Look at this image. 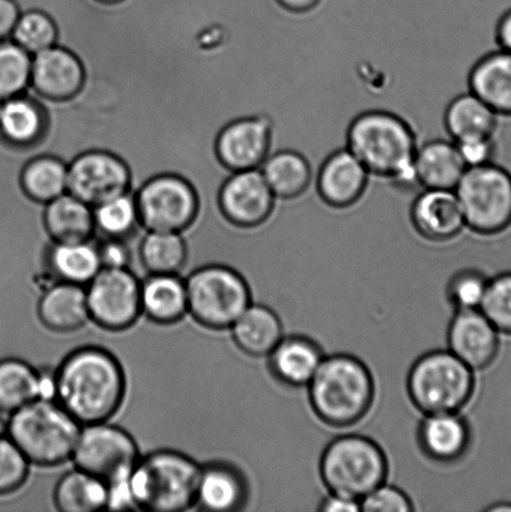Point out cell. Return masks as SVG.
<instances>
[{"instance_id":"obj_1","label":"cell","mask_w":511,"mask_h":512,"mask_svg":"<svg viewBox=\"0 0 511 512\" xmlns=\"http://www.w3.org/2000/svg\"><path fill=\"white\" fill-rule=\"evenodd\" d=\"M245 0H70L57 45L82 88L57 107L83 153L120 155L170 127L220 132L244 62Z\"/></svg>"},{"instance_id":"obj_2","label":"cell","mask_w":511,"mask_h":512,"mask_svg":"<svg viewBox=\"0 0 511 512\" xmlns=\"http://www.w3.org/2000/svg\"><path fill=\"white\" fill-rule=\"evenodd\" d=\"M55 379V400L82 425L109 421L122 408L127 379L107 349L83 346L72 351L55 370Z\"/></svg>"},{"instance_id":"obj_3","label":"cell","mask_w":511,"mask_h":512,"mask_svg":"<svg viewBox=\"0 0 511 512\" xmlns=\"http://www.w3.org/2000/svg\"><path fill=\"white\" fill-rule=\"evenodd\" d=\"M372 177L388 180L399 192L420 189L415 153L417 133L402 115L388 110H367L350 122L345 145Z\"/></svg>"},{"instance_id":"obj_4","label":"cell","mask_w":511,"mask_h":512,"mask_svg":"<svg viewBox=\"0 0 511 512\" xmlns=\"http://www.w3.org/2000/svg\"><path fill=\"white\" fill-rule=\"evenodd\" d=\"M308 388L314 414L335 429L357 425L373 408L372 371L354 355L324 356Z\"/></svg>"},{"instance_id":"obj_5","label":"cell","mask_w":511,"mask_h":512,"mask_svg":"<svg viewBox=\"0 0 511 512\" xmlns=\"http://www.w3.org/2000/svg\"><path fill=\"white\" fill-rule=\"evenodd\" d=\"M82 426L57 400L37 399L9 415L7 435L30 464L53 468L72 460Z\"/></svg>"},{"instance_id":"obj_6","label":"cell","mask_w":511,"mask_h":512,"mask_svg":"<svg viewBox=\"0 0 511 512\" xmlns=\"http://www.w3.org/2000/svg\"><path fill=\"white\" fill-rule=\"evenodd\" d=\"M200 466L190 456L174 450L140 456L130 475L135 508L179 512L197 501Z\"/></svg>"},{"instance_id":"obj_7","label":"cell","mask_w":511,"mask_h":512,"mask_svg":"<svg viewBox=\"0 0 511 512\" xmlns=\"http://www.w3.org/2000/svg\"><path fill=\"white\" fill-rule=\"evenodd\" d=\"M389 461L384 450L368 436H338L325 446L320 476L329 493L360 501L387 483Z\"/></svg>"},{"instance_id":"obj_8","label":"cell","mask_w":511,"mask_h":512,"mask_svg":"<svg viewBox=\"0 0 511 512\" xmlns=\"http://www.w3.org/2000/svg\"><path fill=\"white\" fill-rule=\"evenodd\" d=\"M407 389L424 415L460 413L474 395V370L450 350L429 351L410 369Z\"/></svg>"},{"instance_id":"obj_9","label":"cell","mask_w":511,"mask_h":512,"mask_svg":"<svg viewBox=\"0 0 511 512\" xmlns=\"http://www.w3.org/2000/svg\"><path fill=\"white\" fill-rule=\"evenodd\" d=\"M185 285L188 313L208 329H230L252 304V291L247 280L228 265L200 266L185 280Z\"/></svg>"},{"instance_id":"obj_10","label":"cell","mask_w":511,"mask_h":512,"mask_svg":"<svg viewBox=\"0 0 511 512\" xmlns=\"http://www.w3.org/2000/svg\"><path fill=\"white\" fill-rule=\"evenodd\" d=\"M455 193L473 233L495 237L511 228V172L503 165L468 168Z\"/></svg>"},{"instance_id":"obj_11","label":"cell","mask_w":511,"mask_h":512,"mask_svg":"<svg viewBox=\"0 0 511 512\" xmlns=\"http://www.w3.org/2000/svg\"><path fill=\"white\" fill-rule=\"evenodd\" d=\"M140 224L153 232L183 233L194 222L198 198L187 180L174 174L157 175L137 192Z\"/></svg>"},{"instance_id":"obj_12","label":"cell","mask_w":511,"mask_h":512,"mask_svg":"<svg viewBox=\"0 0 511 512\" xmlns=\"http://www.w3.org/2000/svg\"><path fill=\"white\" fill-rule=\"evenodd\" d=\"M140 458L137 441L127 430L109 421L82 426L72 461L75 468L98 476L105 483L132 473Z\"/></svg>"},{"instance_id":"obj_13","label":"cell","mask_w":511,"mask_h":512,"mask_svg":"<svg viewBox=\"0 0 511 512\" xmlns=\"http://www.w3.org/2000/svg\"><path fill=\"white\" fill-rule=\"evenodd\" d=\"M140 289L129 268H102L85 288L90 320L109 331L132 328L142 315Z\"/></svg>"},{"instance_id":"obj_14","label":"cell","mask_w":511,"mask_h":512,"mask_svg":"<svg viewBox=\"0 0 511 512\" xmlns=\"http://www.w3.org/2000/svg\"><path fill=\"white\" fill-rule=\"evenodd\" d=\"M68 192L95 207L132 192V179L122 159L103 150H92L68 164Z\"/></svg>"},{"instance_id":"obj_15","label":"cell","mask_w":511,"mask_h":512,"mask_svg":"<svg viewBox=\"0 0 511 512\" xmlns=\"http://www.w3.org/2000/svg\"><path fill=\"white\" fill-rule=\"evenodd\" d=\"M278 202L260 169L230 173L219 194L225 219L244 230H255L267 224Z\"/></svg>"},{"instance_id":"obj_16","label":"cell","mask_w":511,"mask_h":512,"mask_svg":"<svg viewBox=\"0 0 511 512\" xmlns=\"http://www.w3.org/2000/svg\"><path fill=\"white\" fill-rule=\"evenodd\" d=\"M274 122L259 112L225 125L217 139V154L229 172L260 169L273 152Z\"/></svg>"},{"instance_id":"obj_17","label":"cell","mask_w":511,"mask_h":512,"mask_svg":"<svg viewBox=\"0 0 511 512\" xmlns=\"http://www.w3.org/2000/svg\"><path fill=\"white\" fill-rule=\"evenodd\" d=\"M370 177L364 164L345 147L325 158L315 177V187L320 200L329 208L349 209L363 199Z\"/></svg>"},{"instance_id":"obj_18","label":"cell","mask_w":511,"mask_h":512,"mask_svg":"<svg viewBox=\"0 0 511 512\" xmlns=\"http://www.w3.org/2000/svg\"><path fill=\"white\" fill-rule=\"evenodd\" d=\"M499 335L482 310L455 311L448 328L449 350L474 371L484 370L498 358Z\"/></svg>"},{"instance_id":"obj_19","label":"cell","mask_w":511,"mask_h":512,"mask_svg":"<svg viewBox=\"0 0 511 512\" xmlns=\"http://www.w3.org/2000/svg\"><path fill=\"white\" fill-rule=\"evenodd\" d=\"M409 215L415 232L432 243L450 242L467 229L455 190H420Z\"/></svg>"},{"instance_id":"obj_20","label":"cell","mask_w":511,"mask_h":512,"mask_svg":"<svg viewBox=\"0 0 511 512\" xmlns=\"http://www.w3.org/2000/svg\"><path fill=\"white\" fill-rule=\"evenodd\" d=\"M417 436L425 458L440 465H454L462 461L473 440L468 420L459 413L424 415Z\"/></svg>"},{"instance_id":"obj_21","label":"cell","mask_w":511,"mask_h":512,"mask_svg":"<svg viewBox=\"0 0 511 512\" xmlns=\"http://www.w3.org/2000/svg\"><path fill=\"white\" fill-rule=\"evenodd\" d=\"M84 70L70 50L53 45L33 55L30 92L48 100L72 98L82 88Z\"/></svg>"},{"instance_id":"obj_22","label":"cell","mask_w":511,"mask_h":512,"mask_svg":"<svg viewBox=\"0 0 511 512\" xmlns=\"http://www.w3.org/2000/svg\"><path fill=\"white\" fill-rule=\"evenodd\" d=\"M269 370L279 384L288 388H304L317 373L324 359L317 341L304 335L287 336L269 355Z\"/></svg>"},{"instance_id":"obj_23","label":"cell","mask_w":511,"mask_h":512,"mask_svg":"<svg viewBox=\"0 0 511 512\" xmlns=\"http://www.w3.org/2000/svg\"><path fill=\"white\" fill-rule=\"evenodd\" d=\"M468 85L500 118H511L510 52L498 48L484 54L470 69Z\"/></svg>"},{"instance_id":"obj_24","label":"cell","mask_w":511,"mask_h":512,"mask_svg":"<svg viewBox=\"0 0 511 512\" xmlns=\"http://www.w3.org/2000/svg\"><path fill=\"white\" fill-rule=\"evenodd\" d=\"M249 498L248 481L232 464L202 466L197 490L200 508L214 512H232L244 508Z\"/></svg>"},{"instance_id":"obj_25","label":"cell","mask_w":511,"mask_h":512,"mask_svg":"<svg viewBox=\"0 0 511 512\" xmlns=\"http://www.w3.org/2000/svg\"><path fill=\"white\" fill-rule=\"evenodd\" d=\"M37 311L45 328L54 333H74L90 320L85 286L55 281L40 296Z\"/></svg>"},{"instance_id":"obj_26","label":"cell","mask_w":511,"mask_h":512,"mask_svg":"<svg viewBox=\"0 0 511 512\" xmlns=\"http://www.w3.org/2000/svg\"><path fill=\"white\" fill-rule=\"evenodd\" d=\"M414 163L422 189L455 190L468 169L452 139L419 144Z\"/></svg>"},{"instance_id":"obj_27","label":"cell","mask_w":511,"mask_h":512,"mask_svg":"<svg viewBox=\"0 0 511 512\" xmlns=\"http://www.w3.org/2000/svg\"><path fill=\"white\" fill-rule=\"evenodd\" d=\"M43 258L50 275L63 283L88 285L103 268L95 238L73 243L50 242Z\"/></svg>"},{"instance_id":"obj_28","label":"cell","mask_w":511,"mask_h":512,"mask_svg":"<svg viewBox=\"0 0 511 512\" xmlns=\"http://www.w3.org/2000/svg\"><path fill=\"white\" fill-rule=\"evenodd\" d=\"M142 314L160 325L178 323L188 314L185 280L178 274H149L140 289Z\"/></svg>"},{"instance_id":"obj_29","label":"cell","mask_w":511,"mask_h":512,"mask_svg":"<svg viewBox=\"0 0 511 512\" xmlns=\"http://www.w3.org/2000/svg\"><path fill=\"white\" fill-rule=\"evenodd\" d=\"M45 112L43 105L27 92L0 102V138L14 147H30L43 137Z\"/></svg>"},{"instance_id":"obj_30","label":"cell","mask_w":511,"mask_h":512,"mask_svg":"<svg viewBox=\"0 0 511 512\" xmlns=\"http://www.w3.org/2000/svg\"><path fill=\"white\" fill-rule=\"evenodd\" d=\"M44 225L54 243L84 242L95 237L93 207L69 192L45 204Z\"/></svg>"},{"instance_id":"obj_31","label":"cell","mask_w":511,"mask_h":512,"mask_svg":"<svg viewBox=\"0 0 511 512\" xmlns=\"http://www.w3.org/2000/svg\"><path fill=\"white\" fill-rule=\"evenodd\" d=\"M230 330L235 345L253 358L268 356L284 338L283 324L278 314L260 304H250L230 326Z\"/></svg>"},{"instance_id":"obj_32","label":"cell","mask_w":511,"mask_h":512,"mask_svg":"<svg viewBox=\"0 0 511 512\" xmlns=\"http://www.w3.org/2000/svg\"><path fill=\"white\" fill-rule=\"evenodd\" d=\"M260 172L272 189L275 198L290 202L303 197L314 179L313 167L303 153L282 149L270 153Z\"/></svg>"},{"instance_id":"obj_33","label":"cell","mask_w":511,"mask_h":512,"mask_svg":"<svg viewBox=\"0 0 511 512\" xmlns=\"http://www.w3.org/2000/svg\"><path fill=\"white\" fill-rule=\"evenodd\" d=\"M499 120V115L470 90L455 97L444 113L445 130L454 142L497 135Z\"/></svg>"},{"instance_id":"obj_34","label":"cell","mask_w":511,"mask_h":512,"mask_svg":"<svg viewBox=\"0 0 511 512\" xmlns=\"http://www.w3.org/2000/svg\"><path fill=\"white\" fill-rule=\"evenodd\" d=\"M107 483L98 476L75 468L58 481L54 504L62 512H95L107 509Z\"/></svg>"},{"instance_id":"obj_35","label":"cell","mask_w":511,"mask_h":512,"mask_svg":"<svg viewBox=\"0 0 511 512\" xmlns=\"http://www.w3.org/2000/svg\"><path fill=\"white\" fill-rule=\"evenodd\" d=\"M140 261L149 274H178L189 258L182 233L144 230L138 247Z\"/></svg>"},{"instance_id":"obj_36","label":"cell","mask_w":511,"mask_h":512,"mask_svg":"<svg viewBox=\"0 0 511 512\" xmlns=\"http://www.w3.org/2000/svg\"><path fill=\"white\" fill-rule=\"evenodd\" d=\"M95 237L133 240L144 232L135 193L127 192L93 207Z\"/></svg>"},{"instance_id":"obj_37","label":"cell","mask_w":511,"mask_h":512,"mask_svg":"<svg viewBox=\"0 0 511 512\" xmlns=\"http://www.w3.org/2000/svg\"><path fill=\"white\" fill-rule=\"evenodd\" d=\"M40 399L39 370L18 358L0 360V413L12 414Z\"/></svg>"},{"instance_id":"obj_38","label":"cell","mask_w":511,"mask_h":512,"mask_svg":"<svg viewBox=\"0 0 511 512\" xmlns=\"http://www.w3.org/2000/svg\"><path fill=\"white\" fill-rule=\"evenodd\" d=\"M25 193L47 204L68 192V164L50 155L29 160L22 172Z\"/></svg>"},{"instance_id":"obj_39","label":"cell","mask_w":511,"mask_h":512,"mask_svg":"<svg viewBox=\"0 0 511 512\" xmlns=\"http://www.w3.org/2000/svg\"><path fill=\"white\" fill-rule=\"evenodd\" d=\"M33 55L14 42L0 40V102L30 88Z\"/></svg>"},{"instance_id":"obj_40","label":"cell","mask_w":511,"mask_h":512,"mask_svg":"<svg viewBox=\"0 0 511 512\" xmlns=\"http://www.w3.org/2000/svg\"><path fill=\"white\" fill-rule=\"evenodd\" d=\"M10 39L34 55L57 44V25L48 14L27 10L20 13Z\"/></svg>"},{"instance_id":"obj_41","label":"cell","mask_w":511,"mask_h":512,"mask_svg":"<svg viewBox=\"0 0 511 512\" xmlns=\"http://www.w3.org/2000/svg\"><path fill=\"white\" fill-rule=\"evenodd\" d=\"M489 278L478 269H462L449 279L447 298L455 311L480 310Z\"/></svg>"},{"instance_id":"obj_42","label":"cell","mask_w":511,"mask_h":512,"mask_svg":"<svg viewBox=\"0 0 511 512\" xmlns=\"http://www.w3.org/2000/svg\"><path fill=\"white\" fill-rule=\"evenodd\" d=\"M480 310L500 334L511 335V271L489 279Z\"/></svg>"},{"instance_id":"obj_43","label":"cell","mask_w":511,"mask_h":512,"mask_svg":"<svg viewBox=\"0 0 511 512\" xmlns=\"http://www.w3.org/2000/svg\"><path fill=\"white\" fill-rule=\"evenodd\" d=\"M29 460L8 435L0 438V496L18 491L29 476Z\"/></svg>"},{"instance_id":"obj_44","label":"cell","mask_w":511,"mask_h":512,"mask_svg":"<svg viewBox=\"0 0 511 512\" xmlns=\"http://www.w3.org/2000/svg\"><path fill=\"white\" fill-rule=\"evenodd\" d=\"M413 501L397 486L384 483L360 500V511L364 512H409Z\"/></svg>"},{"instance_id":"obj_45","label":"cell","mask_w":511,"mask_h":512,"mask_svg":"<svg viewBox=\"0 0 511 512\" xmlns=\"http://www.w3.org/2000/svg\"><path fill=\"white\" fill-rule=\"evenodd\" d=\"M467 168L494 163L498 154L497 135L475 137L455 142Z\"/></svg>"},{"instance_id":"obj_46","label":"cell","mask_w":511,"mask_h":512,"mask_svg":"<svg viewBox=\"0 0 511 512\" xmlns=\"http://www.w3.org/2000/svg\"><path fill=\"white\" fill-rule=\"evenodd\" d=\"M94 238L97 240L103 268H129V264L132 263V249H130L129 242L132 240Z\"/></svg>"},{"instance_id":"obj_47","label":"cell","mask_w":511,"mask_h":512,"mask_svg":"<svg viewBox=\"0 0 511 512\" xmlns=\"http://www.w3.org/2000/svg\"><path fill=\"white\" fill-rule=\"evenodd\" d=\"M20 13L22 10L14 0H0V40L12 37Z\"/></svg>"},{"instance_id":"obj_48","label":"cell","mask_w":511,"mask_h":512,"mask_svg":"<svg viewBox=\"0 0 511 512\" xmlns=\"http://www.w3.org/2000/svg\"><path fill=\"white\" fill-rule=\"evenodd\" d=\"M318 510L323 512H357L360 511V501L329 493L327 498L320 501Z\"/></svg>"},{"instance_id":"obj_49","label":"cell","mask_w":511,"mask_h":512,"mask_svg":"<svg viewBox=\"0 0 511 512\" xmlns=\"http://www.w3.org/2000/svg\"><path fill=\"white\" fill-rule=\"evenodd\" d=\"M495 42L498 48L511 53V8L498 20L495 27Z\"/></svg>"},{"instance_id":"obj_50","label":"cell","mask_w":511,"mask_h":512,"mask_svg":"<svg viewBox=\"0 0 511 512\" xmlns=\"http://www.w3.org/2000/svg\"><path fill=\"white\" fill-rule=\"evenodd\" d=\"M275 2L288 12L303 14L312 12L322 0H275Z\"/></svg>"},{"instance_id":"obj_51","label":"cell","mask_w":511,"mask_h":512,"mask_svg":"<svg viewBox=\"0 0 511 512\" xmlns=\"http://www.w3.org/2000/svg\"><path fill=\"white\" fill-rule=\"evenodd\" d=\"M485 511L489 512H511V503H498L492 506H489Z\"/></svg>"},{"instance_id":"obj_52","label":"cell","mask_w":511,"mask_h":512,"mask_svg":"<svg viewBox=\"0 0 511 512\" xmlns=\"http://www.w3.org/2000/svg\"><path fill=\"white\" fill-rule=\"evenodd\" d=\"M3 413H0V438L7 435L8 431V420L4 418Z\"/></svg>"},{"instance_id":"obj_53","label":"cell","mask_w":511,"mask_h":512,"mask_svg":"<svg viewBox=\"0 0 511 512\" xmlns=\"http://www.w3.org/2000/svg\"><path fill=\"white\" fill-rule=\"evenodd\" d=\"M102 2H110V3H112V2H118V0H102Z\"/></svg>"}]
</instances>
